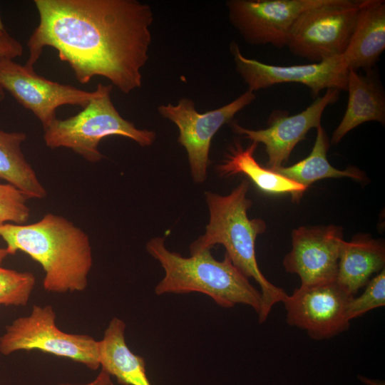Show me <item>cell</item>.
<instances>
[{
  "instance_id": "obj_1",
  "label": "cell",
  "mask_w": 385,
  "mask_h": 385,
  "mask_svg": "<svg viewBox=\"0 0 385 385\" xmlns=\"http://www.w3.org/2000/svg\"><path fill=\"white\" fill-rule=\"evenodd\" d=\"M39 23L27 46L34 68L43 49L52 47L76 80L107 78L128 94L142 85L149 58L153 9L137 0H35Z\"/></svg>"
},
{
  "instance_id": "obj_2",
  "label": "cell",
  "mask_w": 385,
  "mask_h": 385,
  "mask_svg": "<svg viewBox=\"0 0 385 385\" xmlns=\"http://www.w3.org/2000/svg\"><path fill=\"white\" fill-rule=\"evenodd\" d=\"M0 237L9 255L21 251L41 265L46 292L66 293L86 288L93 265L90 239L66 217L47 213L31 224H2Z\"/></svg>"
},
{
  "instance_id": "obj_3",
  "label": "cell",
  "mask_w": 385,
  "mask_h": 385,
  "mask_svg": "<svg viewBox=\"0 0 385 385\" xmlns=\"http://www.w3.org/2000/svg\"><path fill=\"white\" fill-rule=\"evenodd\" d=\"M250 183L243 180L230 194L220 195L210 191L205 193L210 219L205 232L190 247V254L211 250L222 245L233 265L249 278L254 279L260 287L262 309L258 316L263 323L272 307L282 302L288 295L285 291L268 281L260 271L255 255V241L266 230L261 219H249L247 210L252 202L247 197Z\"/></svg>"
},
{
  "instance_id": "obj_4",
  "label": "cell",
  "mask_w": 385,
  "mask_h": 385,
  "mask_svg": "<svg viewBox=\"0 0 385 385\" xmlns=\"http://www.w3.org/2000/svg\"><path fill=\"white\" fill-rule=\"evenodd\" d=\"M165 240L155 237L146 244L147 252L165 271L163 278L155 288L156 294L200 292L211 297L222 307L242 304L253 308L258 316L260 314V291L250 284L226 253L222 261L215 259L210 249L184 257L168 250Z\"/></svg>"
},
{
  "instance_id": "obj_5",
  "label": "cell",
  "mask_w": 385,
  "mask_h": 385,
  "mask_svg": "<svg viewBox=\"0 0 385 385\" xmlns=\"http://www.w3.org/2000/svg\"><path fill=\"white\" fill-rule=\"evenodd\" d=\"M111 85L99 83L94 96L81 112L65 120H54L43 130L46 146L69 148L87 161L97 163L104 157L98 148L99 143L108 136L125 137L143 147L151 145L155 133L139 129L123 118L111 101Z\"/></svg>"
},
{
  "instance_id": "obj_6",
  "label": "cell",
  "mask_w": 385,
  "mask_h": 385,
  "mask_svg": "<svg viewBox=\"0 0 385 385\" xmlns=\"http://www.w3.org/2000/svg\"><path fill=\"white\" fill-rule=\"evenodd\" d=\"M50 305H34L29 315L14 319L0 337V353L9 355L39 350L84 364L91 370L100 367L99 341L86 334L66 333L56 324Z\"/></svg>"
},
{
  "instance_id": "obj_7",
  "label": "cell",
  "mask_w": 385,
  "mask_h": 385,
  "mask_svg": "<svg viewBox=\"0 0 385 385\" xmlns=\"http://www.w3.org/2000/svg\"><path fill=\"white\" fill-rule=\"evenodd\" d=\"M360 0H324L295 21L287 46L294 56L319 63L342 55L355 27Z\"/></svg>"
},
{
  "instance_id": "obj_8",
  "label": "cell",
  "mask_w": 385,
  "mask_h": 385,
  "mask_svg": "<svg viewBox=\"0 0 385 385\" xmlns=\"http://www.w3.org/2000/svg\"><path fill=\"white\" fill-rule=\"evenodd\" d=\"M255 98V93L247 90L230 103L204 113H200L195 109L194 101L188 98L180 99L176 105L169 103L158 107L159 114L178 127V141L187 152L191 175L195 183H202L206 180L213 136Z\"/></svg>"
},
{
  "instance_id": "obj_9",
  "label": "cell",
  "mask_w": 385,
  "mask_h": 385,
  "mask_svg": "<svg viewBox=\"0 0 385 385\" xmlns=\"http://www.w3.org/2000/svg\"><path fill=\"white\" fill-rule=\"evenodd\" d=\"M354 297L336 280L300 287L283 300L286 321L316 340L328 339L349 329L347 307Z\"/></svg>"
},
{
  "instance_id": "obj_10",
  "label": "cell",
  "mask_w": 385,
  "mask_h": 385,
  "mask_svg": "<svg viewBox=\"0 0 385 385\" xmlns=\"http://www.w3.org/2000/svg\"><path fill=\"white\" fill-rule=\"evenodd\" d=\"M235 69L255 93L276 84L297 83L306 86L314 98L324 90L346 91L349 69L342 56L302 65L277 66L267 64L245 56L235 41L230 46Z\"/></svg>"
},
{
  "instance_id": "obj_11",
  "label": "cell",
  "mask_w": 385,
  "mask_h": 385,
  "mask_svg": "<svg viewBox=\"0 0 385 385\" xmlns=\"http://www.w3.org/2000/svg\"><path fill=\"white\" fill-rule=\"evenodd\" d=\"M0 86L34 114L43 130L57 119L58 107L71 105L84 108L95 94L94 91H86L46 79L36 73L34 68L5 57H0Z\"/></svg>"
},
{
  "instance_id": "obj_12",
  "label": "cell",
  "mask_w": 385,
  "mask_h": 385,
  "mask_svg": "<svg viewBox=\"0 0 385 385\" xmlns=\"http://www.w3.org/2000/svg\"><path fill=\"white\" fill-rule=\"evenodd\" d=\"M324 0H229V21L251 45L287 46L290 31L305 10Z\"/></svg>"
},
{
  "instance_id": "obj_13",
  "label": "cell",
  "mask_w": 385,
  "mask_h": 385,
  "mask_svg": "<svg viewBox=\"0 0 385 385\" xmlns=\"http://www.w3.org/2000/svg\"><path fill=\"white\" fill-rule=\"evenodd\" d=\"M339 92L337 89L326 90L322 96H318L306 109L295 115L272 113L269 126L265 129H248L237 123H232V128L252 142L263 143L268 157L266 168L274 170L288 160L294 147L306 139L310 129L321 125L325 108L337 101Z\"/></svg>"
},
{
  "instance_id": "obj_14",
  "label": "cell",
  "mask_w": 385,
  "mask_h": 385,
  "mask_svg": "<svg viewBox=\"0 0 385 385\" xmlns=\"http://www.w3.org/2000/svg\"><path fill=\"white\" fill-rule=\"evenodd\" d=\"M340 226H302L292 232V249L283 260L286 272L297 274L301 285L336 280L343 241Z\"/></svg>"
},
{
  "instance_id": "obj_15",
  "label": "cell",
  "mask_w": 385,
  "mask_h": 385,
  "mask_svg": "<svg viewBox=\"0 0 385 385\" xmlns=\"http://www.w3.org/2000/svg\"><path fill=\"white\" fill-rule=\"evenodd\" d=\"M385 49V1L360 0L349 43L341 55L349 70H371Z\"/></svg>"
},
{
  "instance_id": "obj_16",
  "label": "cell",
  "mask_w": 385,
  "mask_h": 385,
  "mask_svg": "<svg viewBox=\"0 0 385 385\" xmlns=\"http://www.w3.org/2000/svg\"><path fill=\"white\" fill-rule=\"evenodd\" d=\"M348 102L344 115L334 130L331 143L337 144L349 131L369 121L385 122V95L371 72L366 75L349 70L346 91Z\"/></svg>"
},
{
  "instance_id": "obj_17",
  "label": "cell",
  "mask_w": 385,
  "mask_h": 385,
  "mask_svg": "<svg viewBox=\"0 0 385 385\" xmlns=\"http://www.w3.org/2000/svg\"><path fill=\"white\" fill-rule=\"evenodd\" d=\"M384 244L366 235L342 241L336 281L353 296L366 286L371 276L384 269Z\"/></svg>"
},
{
  "instance_id": "obj_18",
  "label": "cell",
  "mask_w": 385,
  "mask_h": 385,
  "mask_svg": "<svg viewBox=\"0 0 385 385\" xmlns=\"http://www.w3.org/2000/svg\"><path fill=\"white\" fill-rule=\"evenodd\" d=\"M125 323L113 317L99 341L101 369L123 385H152L146 374L144 359L135 354L125 339Z\"/></svg>"
},
{
  "instance_id": "obj_19",
  "label": "cell",
  "mask_w": 385,
  "mask_h": 385,
  "mask_svg": "<svg viewBox=\"0 0 385 385\" xmlns=\"http://www.w3.org/2000/svg\"><path fill=\"white\" fill-rule=\"evenodd\" d=\"M258 144L252 142L244 149L240 143H236L230 148L223 162L217 165L219 174L225 177L244 174L262 191L271 194L289 193L292 200L298 202L307 189L267 168L262 167L254 158Z\"/></svg>"
},
{
  "instance_id": "obj_20",
  "label": "cell",
  "mask_w": 385,
  "mask_h": 385,
  "mask_svg": "<svg viewBox=\"0 0 385 385\" xmlns=\"http://www.w3.org/2000/svg\"><path fill=\"white\" fill-rule=\"evenodd\" d=\"M26 137L22 132L0 130V178L18 188L29 199H43L47 191L21 150Z\"/></svg>"
},
{
  "instance_id": "obj_21",
  "label": "cell",
  "mask_w": 385,
  "mask_h": 385,
  "mask_svg": "<svg viewBox=\"0 0 385 385\" xmlns=\"http://www.w3.org/2000/svg\"><path fill=\"white\" fill-rule=\"evenodd\" d=\"M330 143L324 128H317V136L310 154L301 161L289 167L281 166L272 170L307 189L313 183L327 178L348 177L364 180V175L359 169L349 168L338 170L329 163L327 153Z\"/></svg>"
},
{
  "instance_id": "obj_22",
  "label": "cell",
  "mask_w": 385,
  "mask_h": 385,
  "mask_svg": "<svg viewBox=\"0 0 385 385\" xmlns=\"http://www.w3.org/2000/svg\"><path fill=\"white\" fill-rule=\"evenodd\" d=\"M34 275L0 266V304L25 306L35 285Z\"/></svg>"
},
{
  "instance_id": "obj_23",
  "label": "cell",
  "mask_w": 385,
  "mask_h": 385,
  "mask_svg": "<svg viewBox=\"0 0 385 385\" xmlns=\"http://www.w3.org/2000/svg\"><path fill=\"white\" fill-rule=\"evenodd\" d=\"M28 197L14 185L0 183V225L25 224L30 217Z\"/></svg>"
},
{
  "instance_id": "obj_24",
  "label": "cell",
  "mask_w": 385,
  "mask_h": 385,
  "mask_svg": "<svg viewBox=\"0 0 385 385\" xmlns=\"http://www.w3.org/2000/svg\"><path fill=\"white\" fill-rule=\"evenodd\" d=\"M385 305V270H382L369 280L359 297H353L347 307L349 321L367 312Z\"/></svg>"
},
{
  "instance_id": "obj_25",
  "label": "cell",
  "mask_w": 385,
  "mask_h": 385,
  "mask_svg": "<svg viewBox=\"0 0 385 385\" xmlns=\"http://www.w3.org/2000/svg\"><path fill=\"white\" fill-rule=\"evenodd\" d=\"M23 53V46L16 39L9 34L0 36V57L13 59L21 56ZM5 98V91L0 86V101Z\"/></svg>"
},
{
  "instance_id": "obj_26",
  "label": "cell",
  "mask_w": 385,
  "mask_h": 385,
  "mask_svg": "<svg viewBox=\"0 0 385 385\" xmlns=\"http://www.w3.org/2000/svg\"><path fill=\"white\" fill-rule=\"evenodd\" d=\"M58 385H113V383L111 381V376L107 372L101 369L96 379L91 382L79 384L67 383L61 384Z\"/></svg>"
},
{
  "instance_id": "obj_27",
  "label": "cell",
  "mask_w": 385,
  "mask_h": 385,
  "mask_svg": "<svg viewBox=\"0 0 385 385\" xmlns=\"http://www.w3.org/2000/svg\"><path fill=\"white\" fill-rule=\"evenodd\" d=\"M9 255L6 248H0V265Z\"/></svg>"
},
{
  "instance_id": "obj_28",
  "label": "cell",
  "mask_w": 385,
  "mask_h": 385,
  "mask_svg": "<svg viewBox=\"0 0 385 385\" xmlns=\"http://www.w3.org/2000/svg\"><path fill=\"white\" fill-rule=\"evenodd\" d=\"M8 34L6 30L5 29L4 25L3 24L1 15H0V36H3Z\"/></svg>"
}]
</instances>
